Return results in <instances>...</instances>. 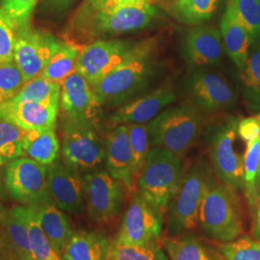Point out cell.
I'll use <instances>...</instances> for the list:
<instances>
[{
  "label": "cell",
  "instance_id": "46",
  "mask_svg": "<svg viewBox=\"0 0 260 260\" xmlns=\"http://www.w3.org/2000/svg\"><path fill=\"white\" fill-rule=\"evenodd\" d=\"M257 119H258V126H259V139H260V113L259 115L257 116Z\"/></svg>",
  "mask_w": 260,
  "mask_h": 260
},
{
  "label": "cell",
  "instance_id": "44",
  "mask_svg": "<svg viewBox=\"0 0 260 260\" xmlns=\"http://www.w3.org/2000/svg\"><path fill=\"white\" fill-rule=\"evenodd\" d=\"M253 235L254 237L260 241V197H259V205L257 208V217H256V223L254 226V231H253Z\"/></svg>",
  "mask_w": 260,
  "mask_h": 260
},
{
  "label": "cell",
  "instance_id": "39",
  "mask_svg": "<svg viewBox=\"0 0 260 260\" xmlns=\"http://www.w3.org/2000/svg\"><path fill=\"white\" fill-rule=\"evenodd\" d=\"M17 27L5 11L0 8V64L14 62Z\"/></svg>",
  "mask_w": 260,
  "mask_h": 260
},
{
  "label": "cell",
  "instance_id": "13",
  "mask_svg": "<svg viewBox=\"0 0 260 260\" xmlns=\"http://www.w3.org/2000/svg\"><path fill=\"white\" fill-rule=\"evenodd\" d=\"M237 122L231 121L220 126L214 134L210 157L218 178L235 191L244 189V156L235 149Z\"/></svg>",
  "mask_w": 260,
  "mask_h": 260
},
{
  "label": "cell",
  "instance_id": "14",
  "mask_svg": "<svg viewBox=\"0 0 260 260\" xmlns=\"http://www.w3.org/2000/svg\"><path fill=\"white\" fill-rule=\"evenodd\" d=\"M60 105L64 117L93 124L98 128L102 118V103L92 86L76 71L61 83Z\"/></svg>",
  "mask_w": 260,
  "mask_h": 260
},
{
  "label": "cell",
  "instance_id": "8",
  "mask_svg": "<svg viewBox=\"0 0 260 260\" xmlns=\"http://www.w3.org/2000/svg\"><path fill=\"white\" fill-rule=\"evenodd\" d=\"M64 42L51 33L31 27L17 28L14 62L25 82L41 76L48 62Z\"/></svg>",
  "mask_w": 260,
  "mask_h": 260
},
{
  "label": "cell",
  "instance_id": "19",
  "mask_svg": "<svg viewBox=\"0 0 260 260\" xmlns=\"http://www.w3.org/2000/svg\"><path fill=\"white\" fill-rule=\"evenodd\" d=\"M176 93L171 85H162L149 94L121 106L110 118L112 126L146 123L156 118L168 105L175 103Z\"/></svg>",
  "mask_w": 260,
  "mask_h": 260
},
{
  "label": "cell",
  "instance_id": "16",
  "mask_svg": "<svg viewBox=\"0 0 260 260\" xmlns=\"http://www.w3.org/2000/svg\"><path fill=\"white\" fill-rule=\"evenodd\" d=\"M186 91L196 107L206 111L226 109L236 100L233 87L224 77L205 71H196L189 75Z\"/></svg>",
  "mask_w": 260,
  "mask_h": 260
},
{
  "label": "cell",
  "instance_id": "20",
  "mask_svg": "<svg viewBox=\"0 0 260 260\" xmlns=\"http://www.w3.org/2000/svg\"><path fill=\"white\" fill-rule=\"evenodd\" d=\"M182 46L186 61L197 68L218 64L223 57L222 34L213 26L190 29L184 36Z\"/></svg>",
  "mask_w": 260,
  "mask_h": 260
},
{
  "label": "cell",
  "instance_id": "37",
  "mask_svg": "<svg viewBox=\"0 0 260 260\" xmlns=\"http://www.w3.org/2000/svg\"><path fill=\"white\" fill-rule=\"evenodd\" d=\"M225 260H260V241L251 237L224 242L220 246Z\"/></svg>",
  "mask_w": 260,
  "mask_h": 260
},
{
  "label": "cell",
  "instance_id": "36",
  "mask_svg": "<svg viewBox=\"0 0 260 260\" xmlns=\"http://www.w3.org/2000/svg\"><path fill=\"white\" fill-rule=\"evenodd\" d=\"M127 127L134 158V173L135 177H139L140 174L146 164L150 150L148 124L132 123L127 124Z\"/></svg>",
  "mask_w": 260,
  "mask_h": 260
},
{
  "label": "cell",
  "instance_id": "32",
  "mask_svg": "<svg viewBox=\"0 0 260 260\" xmlns=\"http://www.w3.org/2000/svg\"><path fill=\"white\" fill-rule=\"evenodd\" d=\"M25 133L14 121L0 116V166L23 156Z\"/></svg>",
  "mask_w": 260,
  "mask_h": 260
},
{
  "label": "cell",
  "instance_id": "6",
  "mask_svg": "<svg viewBox=\"0 0 260 260\" xmlns=\"http://www.w3.org/2000/svg\"><path fill=\"white\" fill-rule=\"evenodd\" d=\"M181 159L161 147H152L138 177V192L164 214L182 178Z\"/></svg>",
  "mask_w": 260,
  "mask_h": 260
},
{
  "label": "cell",
  "instance_id": "17",
  "mask_svg": "<svg viewBox=\"0 0 260 260\" xmlns=\"http://www.w3.org/2000/svg\"><path fill=\"white\" fill-rule=\"evenodd\" d=\"M104 145L106 171L122 185L131 190L135 184L136 177L127 124L113 127L107 134Z\"/></svg>",
  "mask_w": 260,
  "mask_h": 260
},
{
  "label": "cell",
  "instance_id": "35",
  "mask_svg": "<svg viewBox=\"0 0 260 260\" xmlns=\"http://www.w3.org/2000/svg\"><path fill=\"white\" fill-rule=\"evenodd\" d=\"M107 260H169V258L157 243L145 246H132L114 239L110 245Z\"/></svg>",
  "mask_w": 260,
  "mask_h": 260
},
{
  "label": "cell",
  "instance_id": "18",
  "mask_svg": "<svg viewBox=\"0 0 260 260\" xmlns=\"http://www.w3.org/2000/svg\"><path fill=\"white\" fill-rule=\"evenodd\" d=\"M0 251L8 260H33L28 239V206H16L0 219Z\"/></svg>",
  "mask_w": 260,
  "mask_h": 260
},
{
  "label": "cell",
  "instance_id": "30",
  "mask_svg": "<svg viewBox=\"0 0 260 260\" xmlns=\"http://www.w3.org/2000/svg\"><path fill=\"white\" fill-rule=\"evenodd\" d=\"M83 47L74 43H63L52 56L41 76L50 81L62 83L75 71L76 62Z\"/></svg>",
  "mask_w": 260,
  "mask_h": 260
},
{
  "label": "cell",
  "instance_id": "26",
  "mask_svg": "<svg viewBox=\"0 0 260 260\" xmlns=\"http://www.w3.org/2000/svg\"><path fill=\"white\" fill-rule=\"evenodd\" d=\"M60 143L55 129L30 130L23 138V156L48 166L58 159Z\"/></svg>",
  "mask_w": 260,
  "mask_h": 260
},
{
  "label": "cell",
  "instance_id": "34",
  "mask_svg": "<svg viewBox=\"0 0 260 260\" xmlns=\"http://www.w3.org/2000/svg\"><path fill=\"white\" fill-rule=\"evenodd\" d=\"M226 12L254 41L260 38V0H230Z\"/></svg>",
  "mask_w": 260,
  "mask_h": 260
},
{
  "label": "cell",
  "instance_id": "15",
  "mask_svg": "<svg viewBox=\"0 0 260 260\" xmlns=\"http://www.w3.org/2000/svg\"><path fill=\"white\" fill-rule=\"evenodd\" d=\"M47 194L65 212L79 214L85 210L83 177L59 159L47 166Z\"/></svg>",
  "mask_w": 260,
  "mask_h": 260
},
{
  "label": "cell",
  "instance_id": "22",
  "mask_svg": "<svg viewBox=\"0 0 260 260\" xmlns=\"http://www.w3.org/2000/svg\"><path fill=\"white\" fill-rule=\"evenodd\" d=\"M27 205L36 214L39 223L56 251L63 254L66 247L75 233L69 218L64 213L65 211L59 208L47 194L35 203Z\"/></svg>",
  "mask_w": 260,
  "mask_h": 260
},
{
  "label": "cell",
  "instance_id": "42",
  "mask_svg": "<svg viewBox=\"0 0 260 260\" xmlns=\"http://www.w3.org/2000/svg\"><path fill=\"white\" fill-rule=\"evenodd\" d=\"M237 134L246 146L259 138V126L257 117L245 118L237 123Z\"/></svg>",
  "mask_w": 260,
  "mask_h": 260
},
{
  "label": "cell",
  "instance_id": "47",
  "mask_svg": "<svg viewBox=\"0 0 260 260\" xmlns=\"http://www.w3.org/2000/svg\"><path fill=\"white\" fill-rule=\"evenodd\" d=\"M152 2H154V1H158V2H162V1H166V0H151Z\"/></svg>",
  "mask_w": 260,
  "mask_h": 260
},
{
  "label": "cell",
  "instance_id": "4",
  "mask_svg": "<svg viewBox=\"0 0 260 260\" xmlns=\"http://www.w3.org/2000/svg\"><path fill=\"white\" fill-rule=\"evenodd\" d=\"M202 128V116L195 105L190 104L170 107L148 123L150 145L180 157L194 146Z\"/></svg>",
  "mask_w": 260,
  "mask_h": 260
},
{
  "label": "cell",
  "instance_id": "24",
  "mask_svg": "<svg viewBox=\"0 0 260 260\" xmlns=\"http://www.w3.org/2000/svg\"><path fill=\"white\" fill-rule=\"evenodd\" d=\"M111 242L98 233H75L62 254L63 260H107Z\"/></svg>",
  "mask_w": 260,
  "mask_h": 260
},
{
  "label": "cell",
  "instance_id": "43",
  "mask_svg": "<svg viewBox=\"0 0 260 260\" xmlns=\"http://www.w3.org/2000/svg\"><path fill=\"white\" fill-rule=\"evenodd\" d=\"M75 0H45V3L53 10H64L71 6Z\"/></svg>",
  "mask_w": 260,
  "mask_h": 260
},
{
  "label": "cell",
  "instance_id": "11",
  "mask_svg": "<svg viewBox=\"0 0 260 260\" xmlns=\"http://www.w3.org/2000/svg\"><path fill=\"white\" fill-rule=\"evenodd\" d=\"M136 44L122 40H96L82 48L75 71L92 86L129 57Z\"/></svg>",
  "mask_w": 260,
  "mask_h": 260
},
{
  "label": "cell",
  "instance_id": "1",
  "mask_svg": "<svg viewBox=\"0 0 260 260\" xmlns=\"http://www.w3.org/2000/svg\"><path fill=\"white\" fill-rule=\"evenodd\" d=\"M157 10L151 0H142L114 9L88 15H75L71 35L80 43L92 42L104 35H120L148 27Z\"/></svg>",
  "mask_w": 260,
  "mask_h": 260
},
{
  "label": "cell",
  "instance_id": "38",
  "mask_svg": "<svg viewBox=\"0 0 260 260\" xmlns=\"http://www.w3.org/2000/svg\"><path fill=\"white\" fill-rule=\"evenodd\" d=\"M25 83L15 62L0 64V105L11 101Z\"/></svg>",
  "mask_w": 260,
  "mask_h": 260
},
{
  "label": "cell",
  "instance_id": "7",
  "mask_svg": "<svg viewBox=\"0 0 260 260\" xmlns=\"http://www.w3.org/2000/svg\"><path fill=\"white\" fill-rule=\"evenodd\" d=\"M62 158L67 166L79 174L101 169L105 161V145L96 127L64 117Z\"/></svg>",
  "mask_w": 260,
  "mask_h": 260
},
{
  "label": "cell",
  "instance_id": "5",
  "mask_svg": "<svg viewBox=\"0 0 260 260\" xmlns=\"http://www.w3.org/2000/svg\"><path fill=\"white\" fill-rule=\"evenodd\" d=\"M213 185L212 171L205 161L200 160L189 168L169 206V233L178 235L197 226L204 198Z\"/></svg>",
  "mask_w": 260,
  "mask_h": 260
},
{
  "label": "cell",
  "instance_id": "40",
  "mask_svg": "<svg viewBox=\"0 0 260 260\" xmlns=\"http://www.w3.org/2000/svg\"><path fill=\"white\" fill-rule=\"evenodd\" d=\"M37 2L38 0H1V8L13 20L16 27H26L30 25L31 16Z\"/></svg>",
  "mask_w": 260,
  "mask_h": 260
},
{
  "label": "cell",
  "instance_id": "25",
  "mask_svg": "<svg viewBox=\"0 0 260 260\" xmlns=\"http://www.w3.org/2000/svg\"><path fill=\"white\" fill-rule=\"evenodd\" d=\"M221 34L224 50L237 68L242 70L254 42L253 38L226 11L221 21Z\"/></svg>",
  "mask_w": 260,
  "mask_h": 260
},
{
  "label": "cell",
  "instance_id": "31",
  "mask_svg": "<svg viewBox=\"0 0 260 260\" xmlns=\"http://www.w3.org/2000/svg\"><path fill=\"white\" fill-rule=\"evenodd\" d=\"M241 71L245 99L251 109L260 106V42H253Z\"/></svg>",
  "mask_w": 260,
  "mask_h": 260
},
{
  "label": "cell",
  "instance_id": "12",
  "mask_svg": "<svg viewBox=\"0 0 260 260\" xmlns=\"http://www.w3.org/2000/svg\"><path fill=\"white\" fill-rule=\"evenodd\" d=\"M4 182L13 200L31 205L47 194V166L22 156L4 167Z\"/></svg>",
  "mask_w": 260,
  "mask_h": 260
},
{
  "label": "cell",
  "instance_id": "21",
  "mask_svg": "<svg viewBox=\"0 0 260 260\" xmlns=\"http://www.w3.org/2000/svg\"><path fill=\"white\" fill-rule=\"evenodd\" d=\"M59 106L9 101L0 105V116L14 121L25 131L55 129Z\"/></svg>",
  "mask_w": 260,
  "mask_h": 260
},
{
  "label": "cell",
  "instance_id": "28",
  "mask_svg": "<svg viewBox=\"0 0 260 260\" xmlns=\"http://www.w3.org/2000/svg\"><path fill=\"white\" fill-rule=\"evenodd\" d=\"M60 98L61 83L38 76L25 82L19 93L10 102L60 105Z\"/></svg>",
  "mask_w": 260,
  "mask_h": 260
},
{
  "label": "cell",
  "instance_id": "2",
  "mask_svg": "<svg viewBox=\"0 0 260 260\" xmlns=\"http://www.w3.org/2000/svg\"><path fill=\"white\" fill-rule=\"evenodd\" d=\"M153 42L136 44L132 54L122 64L92 85L93 93L102 105L124 103L148 85L153 74Z\"/></svg>",
  "mask_w": 260,
  "mask_h": 260
},
{
  "label": "cell",
  "instance_id": "3",
  "mask_svg": "<svg viewBox=\"0 0 260 260\" xmlns=\"http://www.w3.org/2000/svg\"><path fill=\"white\" fill-rule=\"evenodd\" d=\"M199 223L214 240L230 242L244 233V213L236 191L224 183L212 186L200 208Z\"/></svg>",
  "mask_w": 260,
  "mask_h": 260
},
{
  "label": "cell",
  "instance_id": "48",
  "mask_svg": "<svg viewBox=\"0 0 260 260\" xmlns=\"http://www.w3.org/2000/svg\"><path fill=\"white\" fill-rule=\"evenodd\" d=\"M0 193H1V183H0Z\"/></svg>",
  "mask_w": 260,
  "mask_h": 260
},
{
  "label": "cell",
  "instance_id": "9",
  "mask_svg": "<svg viewBox=\"0 0 260 260\" xmlns=\"http://www.w3.org/2000/svg\"><path fill=\"white\" fill-rule=\"evenodd\" d=\"M82 177L89 217L96 223H111L123 205L122 184L102 169L84 174Z\"/></svg>",
  "mask_w": 260,
  "mask_h": 260
},
{
  "label": "cell",
  "instance_id": "23",
  "mask_svg": "<svg viewBox=\"0 0 260 260\" xmlns=\"http://www.w3.org/2000/svg\"><path fill=\"white\" fill-rule=\"evenodd\" d=\"M162 244L171 260H225L221 251L191 234L165 237Z\"/></svg>",
  "mask_w": 260,
  "mask_h": 260
},
{
  "label": "cell",
  "instance_id": "33",
  "mask_svg": "<svg viewBox=\"0 0 260 260\" xmlns=\"http://www.w3.org/2000/svg\"><path fill=\"white\" fill-rule=\"evenodd\" d=\"M28 206V239L33 260H63L56 251L38 221L33 209Z\"/></svg>",
  "mask_w": 260,
  "mask_h": 260
},
{
  "label": "cell",
  "instance_id": "29",
  "mask_svg": "<svg viewBox=\"0 0 260 260\" xmlns=\"http://www.w3.org/2000/svg\"><path fill=\"white\" fill-rule=\"evenodd\" d=\"M220 0H174L170 12L177 21L197 25L211 19Z\"/></svg>",
  "mask_w": 260,
  "mask_h": 260
},
{
  "label": "cell",
  "instance_id": "41",
  "mask_svg": "<svg viewBox=\"0 0 260 260\" xmlns=\"http://www.w3.org/2000/svg\"><path fill=\"white\" fill-rule=\"evenodd\" d=\"M142 0H85L75 15H88L96 12L114 9L122 5L138 2Z\"/></svg>",
  "mask_w": 260,
  "mask_h": 260
},
{
  "label": "cell",
  "instance_id": "27",
  "mask_svg": "<svg viewBox=\"0 0 260 260\" xmlns=\"http://www.w3.org/2000/svg\"><path fill=\"white\" fill-rule=\"evenodd\" d=\"M244 192L252 211L257 210L260 197V139L247 146L244 154Z\"/></svg>",
  "mask_w": 260,
  "mask_h": 260
},
{
  "label": "cell",
  "instance_id": "10",
  "mask_svg": "<svg viewBox=\"0 0 260 260\" xmlns=\"http://www.w3.org/2000/svg\"><path fill=\"white\" fill-rule=\"evenodd\" d=\"M162 225L163 213L137 192L122 216L116 239L132 246L156 243Z\"/></svg>",
  "mask_w": 260,
  "mask_h": 260
},
{
  "label": "cell",
  "instance_id": "45",
  "mask_svg": "<svg viewBox=\"0 0 260 260\" xmlns=\"http://www.w3.org/2000/svg\"><path fill=\"white\" fill-rule=\"evenodd\" d=\"M0 260H8L7 259V257L1 252V251H0Z\"/></svg>",
  "mask_w": 260,
  "mask_h": 260
}]
</instances>
